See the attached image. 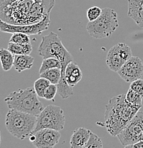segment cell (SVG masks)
Instances as JSON below:
<instances>
[{
  "mask_svg": "<svg viewBox=\"0 0 143 148\" xmlns=\"http://www.w3.org/2000/svg\"><path fill=\"white\" fill-rule=\"evenodd\" d=\"M10 41L20 44H31L29 35L24 33H13L11 36Z\"/></svg>",
  "mask_w": 143,
  "mask_h": 148,
  "instance_id": "obj_23",
  "label": "cell"
},
{
  "mask_svg": "<svg viewBox=\"0 0 143 148\" xmlns=\"http://www.w3.org/2000/svg\"><path fill=\"white\" fill-rule=\"evenodd\" d=\"M140 106L130 104L125 99V94H120L109 100L105 106V126L111 136L117 137L125 128Z\"/></svg>",
  "mask_w": 143,
  "mask_h": 148,
  "instance_id": "obj_2",
  "label": "cell"
},
{
  "mask_svg": "<svg viewBox=\"0 0 143 148\" xmlns=\"http://www.w3.org/2000/svg\"><path fill=\"white\" fill-rule=\"evenodd\" d=\"M50 16L45 17L39 22L29 25H16L4 21L0 18V32L5 33H24L28 35L40 34L47 30L50 25Z\"/></svg>",
  "mask_w": 143,
  "mask_h": 148,
  "instance_id": "obj_10",
  "label": "cell"
},
{
  "mask_svg": "<svg viewBox=\"0 0 143 148\" xmlns=\"http://www.w3.org/2000/svg\"><path fill=\"white\" fill-rule=\"evenodd\" d=\"M58 92V87L56 84H52L51 83L49 87L47 88L44 95V99L47 101H52L54 99L56 93Z\"/></svg>",
  "mask_w": 143,
  "mask_h": 148,
  "instance_id": "obj_26",
  "label": "cell"
},
{
  "mask_svg": "<svg viewBox=\"0 0 143 148\" xmlns=\"http://www.w3.org/2000/svg\"><path fill=\"white\" fill-rule=\"evenodd\" d=\"M14 55L10 51H9L8 49H0V61L4 71L11 70L12 66H14Z\"/></svg>",
  "mask_w": 143,
  "mask_h": 148,
  "instance_id": "obj_17",
  "label": "cell"
},
{
  "mask_svg": "<svg viewBox=\"0 0 143 148\" xmlns=\"http://www.w3.org/2000/svg\"><path fill=\"white\" fill-rule=\"evenodd\" d=\"M50 84L51 83L49 80H47L45 78H42V77H40L38 79L35 81L34 88L35 91L39 98H44V92Z\"/></svg>",
  "mask_w": 143,
  "mask_h": 148,
  "instance_id": "obj_20",
  "label": "cell"
},
{
  "mask_svg": "<svg viewBox=\"0 0 143 148\" xmlns=\"http://www.w3.org/2000/svg\"><path fill=\"white\" fill-rule=\"evenodd\" d=\"M0 144H1V132H0Z\"/></svg>",
  "mask_w": 143,
  "mask_h": 148,
  "instance_id": "obj_29",
  "label": "cell"
},
{
  "mask_svg": "<svg viewBox=\"0 0 143 148\" xmlns=\"http://www.w3.org/2000/svg\"><path fill=\"white\" fill-rule=\"evenodd\" d=\"M127 15L143 29V0H128Z\"/></svg>",
  "mask_w": 143,
  "mask_h": 148,
  "instance_id": "obj_13",
  "label": "cell"
},
{
  "mask_svg": "<svg viewBox=\"0 0 143 148\" xmlns=\"http://www.w3.org/2000/svg\"><path fill=\"white\" fill-rule=\"evenodd\" d=\"M103 141L95 133L91 132L90 134V138H89L87 144H86V147H96V148H101L103 147Z\"/></svg>",
  "mask_w": 143,
  "mask_h": 148,
  "instance_id": "obj_24",
  "label": "cell"
},
{
  "mask_svg": "<svg viewBox=\"0 0 143 148\" xmlns=\"http://www.w3.org/2000/svg\"><path fill=\"white\" fill-rule=\"evenodd\" d=\"M119 76L127 83L141 78L143 74V63L138 56H132L117 72Z\"/></svg>",
  "mask_w": 143,
  "mask_h": 148,
  "instance_id": "obj_11",
  "label": "cell"
},
{
  "mask_svg": "<svg viewBox=\"0 0 143 148\" xmlns=\"http://www.w3.org/2000/svg\"><path fill=\"white\" fill-rule=\"evenodd\" d=\"M119 26L118 15L114 9H103L102 14L97 19L88 21L86 30L90 36L97 39L110 37Z\"/></svg>",
  "mask_w": 143,
  "mask_h": 148,
  "instance_id": "obj_6",
  "label": "cell"
},
{
  "mask_svg": "<svg viewBox=\"0 0 143 148\" xmlns=\"http://www.w3.org/2000/svg\"><path fill=\"white\" fill-rule=\"evenodd\" d=\"M125 147H131V148H143V140L142 141H140L138 143H135L133 145H127Z\"/></svg>",
  "mask_w": 143,
  "mask_h": 148,
  "instance_id": "obj_28",
  "label": "cell"
},
{
  "mask_svg": "<svg viewBox=\"0 0 143 148\" xmlns=\"http://www.w3.org/2000/svg\"><path fill=\"white\" fill-rule=\"evenodd\" d=\"M53 68H59L61 69V63L59 60L56 58H44L41 64V67L39 69V71L38 73L41 74L45 71L48 70V69H53Z\"/></svg>",
  "mask_w": 143,
  "mask_h": 148,
  "instance_id": "obj_21",
  "label": "cell"
},
{
  "mask_svg": "<svg viewBox=\"0 0 143 148\" xmlns=\"http://www.w3.org/2000/svg\"><path fill=\"white\" fill-rule=\"evenodd\" d=\"M55 0H0V18L16 25L36 24L48 16Z\"/></svg>",
  "mask_w": 143,
  "mask_h": 148,
  "instance_id": "obj_1",
  "label": "cell"
},
{
  "mask_svg": "<svg viewBox=\"0 0 143 148\" xmlns=\"http://www.w3.org/2000/svg\"><path fill=\"white\" fill-rule=\"evenodd\" d=\"M117 137L124 147L143 140L142 111H138L125 128Z\"/></svg>",
  "mask_w": 143,
  "mask_h": 148,
  "instance_id": "obj_8",
  "label": "cell"
},
{
  "mask_svg": "<svg viewBox=\"0 0 143 148\" xmlns=\"http://www.w3.org/2000/svg\"><path fill=\"white\" fill-rule=\"evenodd\" d=\"M34 88L19 89L12 92L4 99L10 109L21 111L37 116L44 108Z\"/></svg>",
  "mask_w": 143,
  "mask_h": 148,
  "instance_id": "obj_3",
  "label": "cell"
},
{
  "mask_svg": "<svg viewBox=\"0 0 143 148\" xmlns=\"http://www.w3.org/2000/svg\"><path fill=\"white\" fill-rule=\"evenodd\" d=\"M130 88L133 90L134 91L138 92L140 95L143 98V80L139 78L138 80L130 83Z\"/></svg>",
  "mask_w": 143,
  "mask_h": 148,
  "instance_id": "obj_27",
  "label": "cell"
},
{
  "mask_svg": "<svg viewBox=\"0 0 143 148\" xmlns=\"http://www.w3.org/2000/svg\"><path fill=\"white\" fill-rule=\"evenodd\" d=\"M7 49L14 55H29L32 52V46L31 44H20L10 41Z\"/></svg>",
  "mask_w": 143,
  "mask_h": 148,
  "instance_id": "obj_18",
  "label": "cell"
},
{
  "mask_svg": "<svg viewBox=\"0 0 143 148\" xmlns=\"http://www.w3.org/2000/svg\"><path fill=\"white\" fill-rule=\"evenodd\" d=\"M34 62V58L29 55H14V67L19 73L31 69Z\"/></svg>",
  "mask_w": 143,
  "mask_h": 148,
  "instance_id": "obj_16",
  "label": "cell"
},
{
  "mask_svg": "<svg viewBox=\"0 0 143 148\" xmlns=\"http://www.w3.org/2000/svg\"><path fill=\"white\" fill-rule=\"evenodd\" d=\"M103 12V9H101L100 7L94 6L90 8H89L87 10L86 14H87V18L89 21H93L97 19L101 15Z\"/></svg>",
  "mask_w": 143,
  "mask_h": 148,
  "instance_id": "obj_25",
  "label": "cell"
},
{
  "mask_svg": "<svg viewBox=\"0 0 143 148\" xmlns=\"http://www.w3.org/2000/svg\"><path fill=\"white\" fill-rule=\"evenodd\" d=\"M91 131L84 127H79L75 130L70 140V147L73 148H85Z\"/></svg>",
  "mask_w": 143,
  "mask_h": 148,
  "instance_id": "obj_14",
  "label": "cell"
},
{
  "mask_svg": "<svg viewBox=\"0 0 143 148\" xmlns=\"http://www.w3.org/2000/svg\"><path fill=\"white\" fill-rule=\"evenodd\" d=\"M36 127L33 134L41 129H53L61 131L65 125V115L59 106L49 105L36 116ZM32 134V135H33Z\"/></svg>",
  "mask_w": 143,
  "mask_h": 148,
  "instance_id": "obj_7",
  "label": "cell"
},
{
  "mask_svg": "<svg viewBox=\"0 0 143 148\" xmlns=\"http://www.w3.org/2000/svg\"><path fill=\"white\" fill-rule=\"evenodd\" d=\"M65 73L66 81L71 87L78 84L82 79V71L79 66L73 61H71L67 65Z\"/></svg>",
  "mask_w": 143,
  "mask_h": 148,
  "instance_id": "obj_15",
  "label": "cell"
},
{
  "mask_svg": "<svg viewBox=\"0 0 143 148\" xmlns=\"http://www.w3.org/2000/svg\"><path fill=\"white\" fill-rule=\"evenodd\" d=\"M125 99L130 104L135 105V106H142V99L143 98L138 92L134 91L131 88H130L125 94Z\"/></svg>",
  "mask_w": 143,
  "mask_h": 148,
  "instance_id": "obj_22",
  "label": "cell"
},
{
  "mask_svg": "<svg viewBox=\"0 0 143 148\" xmlns=\"http://www.w3.org/2000/svg\"><path fill=\"white\" fill-rule=\"evenodd\" d=\"M132 56L133 53L130 46L124 43H118L109 49L106 56V64L112 71L118 72Z\"/></svg>",
  "mask_w": 143,
  "mask_h": 148,
  "instance_id": "obj_9",
  "label": "cell"
},
{
  "mask_svg": "<svg viewBox=\"0 0 143 148\" xmlns=\"http://www.w3.org/2000/svg\"><path fill=\"white\" fill-rule=\"evenodd\" d=\"M36 121V115L10 109L6 115L5 125L11 135L20 140H24L33 134Z\"/></svg>",
  "mask_w": 143,
  "mask_h": 148,
  "instance_id": "obj_4",
  "label": "cell"
},
{
  "mask_svg": "<svg viewBox=\"0 0 143 148\" xmlns=\"http://www.w3.org/2000/svg\"><path fill=\"white\" fill-rule=\"evenodd\" d=\"M35 140L32 144L37 148H52L59 142L61 133L53 129H41L35 132Z\"/></svg>",
  "mask_w": 143,
  "mask_h": 148,
  "instance_id": "obj_12",
  "label": "cell"
},
{
  "mask_svg": "<svg viewBox=\"0 0 143 148\" xmlns=\"http://www.w3.org/2000/svg\"><path fill=\"white\" fill-rule=\"evenodd\" d=\"M40 77L47 78L52 84L57 85L59 82L61 77V69L59 68H53V69H48L43 73L39 74Z\"/></svg>",
  "mask_w": 143,
  "mask_h": 148,
  "instance_id": "obj_19",
  "label": "cell"
},
{
  "mask_svg": "<svg viewBox=\"0 0 143 148\" xmlns=\"http://www.w3.org/2000/svg\"><path fill=\"white\" fill-rule=\"evenodd\" d=\"M38 53L43 58H57L61 61V67H66L69 63L73 61L72 55L62 44L61 38L54 32H50L47 36H42Z\"/></svg>",
  "mask_w": 143,
  "mask_h": 148,
  "instance_id": "obj_5",
  "label": "cell"
}]
</instances>
